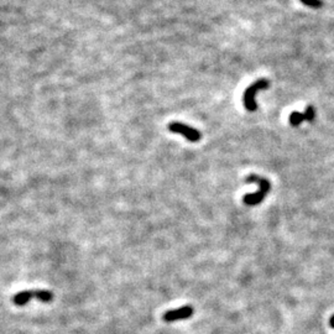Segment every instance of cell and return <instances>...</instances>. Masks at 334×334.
Masks as SVG:
<instances>
[{"label":"cell","instance_id":"6da1fadb","mask_svg":"<svg viewBox=\"0 0 334 334\" xmlns=\"http://www.w3.org/2000/svg\"><path fill=\"white\" fill-rule=\"evenodd\" d=\"M248 183H258L259 185V191L257 193H250L244 195L243 201L246 206L254 207L260 204L265 200L267 193L271 189V185H270V181L267 179H264V177L258 176V174H250V176L246 177L245 180Z\"/></svg>","mask_w":334,"mask_h":334},{"label":"cell","instance_id":"7a4b0ae2","mask_svg":"<svg viewBox=\"0 0 334 334\" xmlns=\"http://www.w3.org/2000/svg\"><path fill=\"white\" fill-rule=\"evenodd\" d=\"M32 299H36L41 302L49 303L53 300L52 292L46 290H34V291H24V292H20L15 294L13 297V302L16 306H24L26 303H29Z\"/></svg>","mask_w":334,"mask_h":334},{"label":"cell","instance_id":"3957f363","mask_svg":"<svg viewBox=\"0 0 334 334\" xmlns=\"http://www.w3.org/2000/svg\"><path fill=\"white\" fill-rule=\"evenodd\" d=\"M270 87L269 80H258L257 82H254L246 89L245 93H244V107L246 108L249 111H255L258 109L257 102H255V95L259 91H263V89H266Z\"/></svg>","mask_w":334,"mask_h":334},{"label":"cell","instance_id":"277c9868","mask_svg":"<svg viewBox=\"0 0 334 334\" xmlns=\"http://www.w3.org/2000/svg\"><path fill=\"white\" fill-rule=\"evenodd\" d=\"M168 130L171 132H174V134L183 135V136L188 141H191V143H197V141H200L201 137H202V135H201V132L198 131L197 129L191 128V126L182 124V123L179 122L171 123V124L168 125Z\"/></svg>","mask_w":334,"mask_h":334},{"label":"cell","instance_id":"5b68a950","mask_svg":"<svg viewBox=\"0 0 334 334\" xmlns=\"http://www.w3.org/2000/svg\"><path fill=\"white\" fill-rule=\"evenodd\" d=\"M194 313V309L192 306H183L180 307L177 309H170V311L165 312L164 316H162V320L167 323H171V322H177L182 320H188L189 317H192Z\"/></svg>","mask_w":334,"mask_h":334},{"label":"cell","instance_id":"8992f818","mask_svg":"<svg viewBox=\"0 0 334 334\" xmlns=\"http://www.w3.org/2000/svg\"><path fill=\"white\" fill-rule=\"evenodd\" d=\"M288 120H290V124L292 126H299L303 120H306L305 113H300V111H293L292 114H290L288 116Z\"/></svg>","mask_w":334,"mask_h":334},{"label":"cell","instance_id":"52a82bcc","mask_svg":"<svg viewBox=\"0 0 334 334\" xmlns=\"http://www.w3.org/2000/svg\"><path fill=\"white\" fill-rule=\"evenodd\" d=\"M305 116L307 122H312L315 119V108L313 107H308L305 111Z\"/></svg>","mask_w":334,"mask_h":334},{"label":"cell","instance_id":"ba28073f","mask_svg":"<svg viewBox=\"0 0 334 334\" xmlns=\"http://www.w3.org/2000/svg\"><path fill=\"white\" fill-rule=\"evenodd\" d=\"M302 3H305L306 5L312 8H320L322 7V2L321 0H301Z\"/></svg>","mask_w":334,"mask_h":334},{"label":"cell","instance_id":"9c48e42d","mask_svg":"<svg viewBox=\"0 0 334 334\" xmlns=\"http://www.w3.org/2000/svg\"><path fill=\"white\" fill-rule=\"evenodd\" d=\"M329 324H330V327H333V328H334V316H333V317H330V322H329Z\"/></svg>","mask_w":334,"mask_h":334}]
</instances>
